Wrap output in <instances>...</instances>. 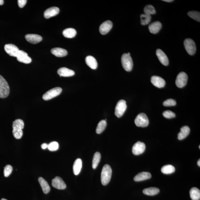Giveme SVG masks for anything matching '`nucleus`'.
<instances>
[{"label": "nucleus", "instance_id": "nucleus-1", "mask_svg": "<svg viewBox=\"0 0 200 200\" xmlns=\"http://www.w3.org/2000/svg\"><path fill=\"white\" fill-rule=\"evenodd\" d=\"M112 170L109 165H105L102 168L101 174V181L103 185H106L110 181Z\"/></svg>", "mask_w": 200, "mask_h": 200}, {"label": "nucleus", "instance_id": "nucleus-2", "mask_svg": "<svg viewBox=\"0 0 200 200\" xmlns=\"http://www.w3.org/2000/svg\"><path fill=\"white\" fill-rule=\"evenodd\" d=\"M10 93V88L5 79L0 75V98H5Z\"/></svg>", "mask_w": 200, "mask_h": 200}, {"label": "nucleus", "instance_id": "nucleus-3", "mask_svg": "<svg viewBox=\"0 0 200 200\" xmlns=\"http://www.w3.org/2000/svg\"><path fill=\"white\" fill-rule=\"evenodd\" d=\"M121 62L123 69L127 72L131 71L133 67L132 58L128 53H124L121 58Z\"/></svg>", "mask_w": 200, "mask_h": 200}, {"label": "nucleus", "instance_id": "nucleus-4", "mask_svg": "<svg viewBox=\"0 0 200 200\" xmlns=\"http://www.w3.org/2000/svg\"><path fill=\"white\" fill-rule=\"evenodd\" d=\"M135 123L137 126L144 128L148 125L149 120L146 114L142 113L138 114L136 117Z\"/></svg>", "mask_w": 200, "mask_h": 200}, {"label": "nucleus", "instance_id": "nucleus-5", "mask_svg": "<svg viewBox=\"0 0 200 200\" xmlns=\"http://www.w3.org/2000/svg\"><path fill=\"white\" fill-rule=\"evenodd\" d=\"M62 91V88L60 87L53 88L45 93L43 96L42 98L45 100H51L59 95Z\"/></svg>", "mask_w": 200, "mask_h": 200}, {"label": "nucleus", "instance_id": "nucleus-6", "mask_svg": "<svg viewBox=\"0 0 200 200\" xmlns=\"http://www.w3.org/2000/svg\"><path fill=\"white\" fill-rule=\"evenodd\" d=\"M127 108L126 102L124 100H120L117 102L115 109V115L120 117L124 114Z\"/></svg>", "mask_w": 200, "mask_h": 200}, {"label": "nucleus", "instance_id": "nucleus-7", "mask_svg": "<svg viewBox=\"0 0 200 200\" xmlns=\"http://www.w3.org/2000/svg\"><path fill=\"white\" fill-rule=\"evenodd\" d=\"M185 47L187 52L190 55L195 54L196 51V45L193 40L189 38L186 39L184 42Z\"/></svg>", "mask_w": 200, "mask_h": 200}, {"label": "nucleus", "instance_id": "nucleus-8", "mask_svg": "<svg viewBox=\"0 0 200 200\" xmlns=\"http://www.w3.org/2000/svg\"><path fill=\"white\" fill-rule=\"evenodd\" d=\"M188 79L187 75L184 72H180L177 76L176 85L178 87L182 88L187 84Z\"/></svg>", "mask_w": 200, "mask_h": 200}, {"label": "nucleus", "instance_id": "nucleus-9", "mask_svg": "<svg viewBox=\"0 0 200 200\" xmlns=\"http://www.w3.org/2000/svg\"><path fill=\"white\" fill-rule=\"evenodd\" d=\"M146 149L145 143L140 141L137 142L132 147L133 153L135 155H138L143 154Z\"/></svg>", "mask_w": 200, "mask_h": 200}, {"label": "nucleus", "instance_id": "nucleus-10", "mask_svg": "<svg viewBox=\"0 0 200 200\" xmlns=\"http://www.w3.org/2000/svg\"><path fill=\"white\" fill-rule=\"evenodd\" d=\"M4 49L6 52L10 56L16 57L19 51V48L13 44H6L4 46Z\"/></svg>", "mask_w": 200, "mask_h": 200}, {"label": "nucleus", "instance_id": "nucleus-11", "mask_svg": "<svg viewBox=\"0 0 200 200\" xmlns=\"http://www.w3.org/2000/svg\"><path fill=\"white\" fill-rule=\"evenodd\" d=\"M18 61L23 63L25 64L30 63L32 62V59L28 54L23 50H19L16 57Z\"/></svg>", "mask_w": 200, "mask_h": 200}, {"label": "nucleus", "instance_id": "nucleus-12", "mask_svg": "<svg viewBox=\"0 0 200 200\" xmlns=\"http://www.w3.org/2000/svg\"><path fill=\"white\" fill-rule=\"evenodd\" d=\"M52 185L53 187L58 189H64L66 187V185L60 177L56 176L52 180Z\"/></svg>", "mask_w": 200, "mask_h": 200}, {"label": "nucleus", "instance_id": "nucleus-13", "mask_svg": "<svg viewBox=\"0 0 200 200\" xmlns=\"http://www.w3.org/2000/svg\"><path fill=\"white\" fill-rule=\"evenodd\" d=\"M151 82L154 86L159 88L164 87L166 83L162 78L157 76H152L151 77Z\"/></svg>", "mask_w": 200, "mask_h": 200}, {"label": "nucleus", "instance_id": "nucleus-14", "mask_svg": "<svg viewBox=\"0 0 200 200\" xmlns=\"http://www.w3.org/2000/svg\"><path fill=\"white\" fill-rule=\"evenodd\" d=\"M113 26L112 22L110 21H105L100 26V32L102 35H106L112 29Z\"/></svg>", "mask_w": 200, "mask_h": 200}, {"label": "nucleus", "instance_id": "nucleus-15", "mask_svg": "<svg viewBox=\"0 0 200 200\" xmlns=\"http://www.w3.org/2000/svg\"><path fill=\"white\" fill-rule=\"evenodd\" d=\"M59 13L58 7H52L47 9L44 13V16L46 19H49L52 17L56 16Z\"/></svg>", "mask_w": 200, "mask_h": 200}, {"label": "nucleus", "instance_id": "nucleus-16", "mask_svg": "<svg viewBox=\"0 0 200 200\" xmlns=\"http://www.w3.org/2000/svg\"><path fill=\"white\" fill-rule=\"evenodd\" d=\"M25 38L27 42L34 44L38 43L42 40V36L37 34H27L26 35Z\"/></svg>", "mask_w": 200, "mask_h": 200}, {"label": "nucleus", "instance_id": "nucleus-17", "mask_svg": "<svg viewBox=\"0 0 200 200\" xmlns=\"http://www.w3.org/2000/svg\"><path fill=\"white\" fill-rule=\"evenodd\" d=\"M156 54L159 61L164 66H167L169 64V59L166 55L162 50L158 49L156 51Z\"/></svg>", "mask_w": 200, "mask_h": 200}, {"label": "nucleus", "instance_id": "nucleus-18", "mask_svg": "<svg viewBox=\"0 0 200 200\" xmlns=\"http://www.w3.org/2000/svg\"><path fill=\"white\" fill-rule=\"evenodd\" d=\"M58 74L60 75V77H70L74 76L75 73L72 70L65 67H62L58 70Z\"/></svg>", "mask_w": 200, "mask_h": 200}, {"label": "nucleus", "instance_id": "nucleus-19", "mask_svg": "<svg viewBox=\"0 0 200 200\" xmlns=\"http://www.w3.org/2000/svg\"><path fill=\"white\" fill-rule=\"evenodd\" d=\"M162 25L161 22L156 21L152 23L149 26V31L152 34H156L161 30Z\"/></svg>", "mask_w": 200, "mask_h": 200}, {"label": "nucleus", "instance_id": "nucleus-20", "mask_svg": "<svg viewBox=\"0 0 200 200\" xmlns=\"http://www.w3.org/2000/svg\"><path fill=\"white\" fill-rule=\"evenodd\" d=\"M152 177L149 172H143L138 174L134 177V180L136 182H140L149 179Z\"/></svg>", "mask_w": 200, "mask_h": 200}, {"label": "nucleus", "instance_id": "nucleus-21", "mask_svg": "<svg viewBox=\"0 0 200 200\" xmlns=\"http://www.w3.org/2000/svg\"><path fill=\"white\" fill-rule=\"evenodd\" d=\"M85 62L88 66L92 69H96L97 68V63L95 58L91 56H87L85 59Z\"/></svg>", "mask_w": 200, "mask_h": 200}, {"label": "nucleus", "instance_id": "nucleus-22", "mask_svg": "<svg viewBox=\"0 0 200 200\" xmlns=\"http://www.w3.org/2000/svg\"><path fill=\"white\" fill-rule=\"evenodd\" d=\"M51 52L52 54L58 57H64L68 54V52L66 50L59 48H53L51 50Z\"/></svg>", "mask_w": 200, "mask_h": 200}, {"label": "nucleus", "instance_id": "nucleus-23", "mask_svg": "<svg viewBox=\"0 0 200 200\" xmlns=\"http://www.w3.org/2000/svg\"><path fill=\"white\" fill-rule=\"evenodd\" d=\"M190 132V129L188 126H185L181 128V132L178 134L179 140H182L185 138L189 135Z\"/></svg>", "mask_w": 200, "mask_h": 200}, {"label": "nucleus", "instance_id": "nucleus-24", "mask_svg": "<svg viewBox=\"0 0 200 200\" xmlns=\"http://www.w3.org/2000/svg\"><path fill=\"white\" fill-rule=\"evenodd\" d=\"M82 161L80 159H76L73 165V172L75 175H77L79 174L82 168Z\"/></svg>", "mask_w": 200, "mask_h": 200}, {"label": "nucleus", "instance_id": "nucleus-25", "mask_svg": "<svg viewBox=\"0 0 200 200\" xmlns=\"http://www.w3.org/2000/svg\"><path fill=\"white\" fill-rule=\"evenodd\" d=\"M38 181H39L44 193H48L50 191V187L47 182L42 177H39L38 178Z\"/></svg>", "mask_w": 200, "mask_h": 200}, {"label": "nucleus", "instance_id": "nucleus-26", "mask_svg": "<svg viewBox=\"0 0 200 200\" xmlns=\"http://www.w3.org/2000/svg\"><path fill=\"white\" fill-rule=\"evenodd\" d=\"M63 35L64 37L68 38H72L75 37L76 31L75 29L72 28L66 29L63 31Z\"/></svg>", "mask_w": 200, "mask_h": 200}, {"label": "nucleus", "instance_id": "nucleus-27", "mask_svg": "<svg viewBox=\"0 0 200 200\" xmlns=\"http://www.w3.org/2000/svg\"><path fill=\"white\" fill-rule=\"evenodd\" d=\"M160 192L159 189L158 188L151 187L145 189L143 190V193L145 195L149 196H154L158 194Z\"/></svg>", "mask_w": 200, "mask_h": 200}, {"label": "nucleus", "instance_id": "nucleus-28", "mask_svg": "<svg viewBox=\"0 0 200 200\" xmlns=\"http://www.w3.org/2000/svg\"><path fill=\"white\" fill-rule=\"evenodd\" d=\"M191 198L192 200H199L200 199V191L197 188H192L190 191Z\"/></svg>", "mask_w": 200, "mask_h": 200}, {"label": "nucleus", "instance_id": "nucleus-29", "mask_svg": "<svg viewBox=\"0 0 200 200\" xmlns=\"http://www.w3.org/2000/svg\"><path fill=\"white\" fill-rule=\"evenodd\" d=\"M24 123L23 120L21 119H17L13 122V130H21L24 129Z\"/></svg>", "mask_w": 200, "mask_h": 200}, {"label": "nucleus", "instance_id": "nucleus-30", "mask_svg": "<svg viewBox=\"0 0 200 200\" xmlns=\"http://www.w3.org/2000/svg\"><path fill=\"white\" fill-rule=\"evenodd\" d=\"M175 171V168L170 165H166L163 166L161 169V172L165 174H170L173 173Z\"/></svg>", "mask_w": 200, "mask_h": 200}, {"label": "nucleus", "instance_id": "nucleus-31", "mask_svg": "<svg viewBox=\"0 0 200 200\" xmlns=\"http://www.w3.org/2000/svg\"><path fill=\"white\" fill-rule=\"evenodd\" d=\"M140 24L142 25L145 26L148 25L151 22V15L142 14L140 16Z\"/></svg>", "mask_w": 200, "mask_h": 200}, {"label": "nucleus", "instance_id": "nucleus-32", "mask_svg": "<svg viewBox=\"0 0 200 200\" xmlns=\"http://www.w3.org/2000/svg\"><path fill=\"white\" fill-rule=\"evenodd\" d=\"M101 158V155L100 152H97L94 154L92 160V166L93 168L95 169L100 163Z\"/></svg>", "mask_w": 200, "mask_h": 200}, {"label": "nucleus", "instance_id": "nucleus-33", "mask_svg": "<svg viewBox=\"0 0 200 200\" xmlns=\"http://www.w3.org/2000/svg\"><path fill=\"white\" fill-rule=\"evenodd\" d=\"M107 126L106 120H102L99 123L96 129V132L97 134L102 133L105 130Z\"/></svg>", "mask_w": 200, "mask_h": 200}, {"label": "nucleus", "instance_id": "nucleus-34", "mask_svg": "<svg viewBox=\"0 0 200 200\" xmlns=\"http://www.w3.org/2000/svg\"><path fill=\"white\" fill-rule=\"evenodd\" d=\"M144 12L145 14L150 15L155 14L156 13L154 7L151 4L146 5L145 7Z\"/></svg>", "mask_w": 200, "mask_h": 200}, {"label": "nucleus", "instance_id": "nucleus-35", "mask_svg": "<svg viewBox=\"0 0 200 200\" xmlns=\"http://www.w3.org/2000/svg\"><path fill=\"white\" fill-rule=\"evenodd\" d=\"M187 15L190 18L198 22H200V13L199 12L192 11L188 12Z\"/></svg>", "mask_w": 200, "mask_h": 200}, {"label": "nucleus", "instance_id": "nucleus-36", "mask_svg": "<svg viewBox=\"0 0 200 200\" xmlns=\"http://www.w3.org/2000/svg\"><path fill=\"white\" fill-rule=\"evenodd\" d=\"M59 144L57 142L54 141L50 143L48 145V148L51 151H57L59 148Z\"/></svg>", "mask_w": 200, "mask_h": 200}, {"label": "nucleus", "instance_id": "nucleus-37", "mask_svg": "<svg viewBox=\"0 0 200 200\" xmlns=\"http://www.w3.org/2000/svg\"><path fill=\"white\" fill-rule=\"evenodd\" d=\"M13 170V168L10 165H7V166L4 168V176L6 177H7L9 176L12 173Z\"/></svg>", "mask_w": 200, "mask_h": 200}, {"label": "nucleus", "instance_id": "nucleus-38", "mask_svg": "<svg viewBox=\"0 0 200 200\" xmlns=\"http://www.w3.org/2000/svg\"><path fill=\"white\" fill-rule=\"evenodd\" d=\"M163 117L166 118L171 119L175 117V114L174 113L170 111H166L163 113Z\"/></svg>", "mask_w": 200, "mask_h": 200}, {"label": "nucleus", "instance_id": "nucleus-39", "mask_svg": "<svg viewBox=\"0 0 200 200\" xmlns=\"http://www.w3.org/2000/svg\"><path fill=\"white\" fill-rule=\"evenodd\" d=\"M176 102L173 99H168L165 101L163 103V105L165 106H174L176 105Z\"/></svg>", "mask_w": 200, "mask_h": 200}, {"label": "nucleus", "instance_id": "nucleus-40", "mask_svg": "<svg viewBox=\"0 0 200 200\" xmlns=\"http://www.w3.org/2000/svg\"><path fill=\"white\" fill-rule=\"evenodd\" d=\"M13 134L14 137L16 139H20L22 138L23 134L22 130H13Z\"/></svg>", "mask_w": 200, "mask_h": 200}, {"label": "nucleus", "instance_id": "nucleus-41", "mask_svg": "<svg viewBox=\"0 0 200 200\" xmlns=\"http://www.w3.org/2000/svg\"><path fill=\"white\" fill-rule=\"evenodd\" d=\"M27 0H18V4L20 8H23L27 2Z\"/></svg>", "mask_w": 200, "mask_h": 200}, {"label": "nucleus", "instance_id": "nucleus-42", "mask_svg": "<svg viewBox=\"0 0 200 200\" xmlns=\"http://www.w3.org/2000/svg\"><path fill=\"white\" fill-rule=\"evenodd\" d=\"M48 144H47L46 143H43V144L41 145V148H42L43 149H46L48 147Z\"/></svg>", "mask_w": 200, "mask_h": 200}, {"label": "nucleus", "instance_id": "nucleus-43", "mask_svg": "<svg viewBox=\"0 0 200 200\" xmlns=\"http://www.w3.org/2000/svg\"><path fill=\"white\" fill-rule=\"evenodd\" d=\"M163 1H166V2H171L173 1V0H163Z\"/></svg>", "mask_w": 200, "mask_h": 200}, {"label": "nucleus", "instance_id": "nucleus-44", "mask_svg": "<svg viewBox=\"0 0 200 200\" xmlns=\"http://www.w3.org/2000/svg\"><path fill=\"white\" fill-rule=\"evenodd\" d=\"M4 4V1L0 0V5H2Z\"/></svg>", "mask_w": 200, "mask_h": 200}, {"label": "nucleus", "instance_id": "nucleus-45", "mask_svg": "<svg viewBox=\"0 0 200 200\" xmlns=\"http://www.w3.org/2000/svg\"><path fill=\"white\" fill-rule=\"evenodd\" d=\"M197 163H198V166H199V167H200V159L198 160Z\"/></svg>", "mask_w": 200, "mask_h": 200}, {"label": "nucleus", "instance_id": "nucleus-46", "mask_svg": "<svg viewBox=\"0 0 200 200\" xmlns=\"http://www.w3.org/2000/svg\"><path fill=\"white\" fill-rule=\"evenodd\" d=\"M1 200H7L5 199H4V198H3V199H1Z\"/></svg>", "mask_w": 200, "mask_h": 200}, {"label": "nucleus", "instance_id": "nucleus-47", "mask_svg": "<svg viewBox=\"0 0 200 200\" xmlns=\"http://www.w3.org/2000/svg\"><path fill=\"white\" fill-rule=\"evenodd\" d=\"M128 54L129 55H131L130 53L129 52H128Z\"/></svg>", "mask_w": 200, "mask_h": 200}, {"label": "nucleus", "instance_id": "nucleus-48", "mask_svg": "<svg viewBox=\"0 0 200 200\" xmlns=\"http://www.w3.org/2000/svg\"><path fill=\"white\" fill-rule=\"evenodd\" d=\"M199 148L200 149V146H199Z\"/></svg>", "mask_w": 200, "mask_h": 200}]
</instances>
